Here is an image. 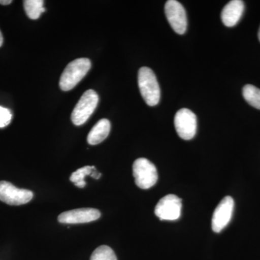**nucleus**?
Here are the masks:
<instances>
[{"label": "nucleus", "mask_w": 260, "mask_h": 260, "mask_svg": "<svg viewBox=\"0 0 260 260\" xmlns=\"http://www.w3.org/2000/svg\"><path fill=\"white\" fill-rule=\"evenodd\" d=\"M133 171L135 184L140 189H150L158 181L156 167L147 158L137 159L133 164Z\"/></svg>", "instance_id": "3"}, {"label": "nucleus", "mask_w": 260, "mask_h": 260, "mask_svg": "<svg viewBox=\"0 0 260 260\" xmlns=\"http://www.w3.org/2000/svg\"><path fill=\"white\" fill-rule=\"evenodd\" d=\"M34 193L20 189L8 181H0V200L10 205L26 204L32 200Z\"/></svg>", "instance_id": "6"}, {"label": "nucleus", "mask_w": 260, "mask_h": 260, "mask_svg": "<svg viewBox=\"0 0 260 260\" xmlns=\"http://www.w3.org/2000/svg\"><path fill=\"white\" fill-rule=\"evenodd\" d=\"M138 86L142 96L148 106L154 107L158 104L160 90L153 70L147 67L140 68L138 72Z\"/></svg>", "instance_id": "2"}, {"label": "nucleus", "mask_w": 260, "mask_h": 260, "mask_svg": "<svg viewBox=\"0 0 260 260\" xmlns=\"http://www.w3.org/2000/svg\"><path fill=\"white\" fill-rule=\"evenodd\" d=\"M99 100V95L95 90L90 89L85 91L72 113L71 119L73 124L80 126L86 122L96 109Z\"/></svg>", "instance_id": "4"}, {"label": "nucleus", "mask_w": 260, "mask_h": 260, "mask_svg": "<svg viewBox=\"0 0 260 260\" xmlns=\"http://www.w3.org/2000/svg\"><path fill=\"white\" fill-rule=\"evenodd\" d=\"M242 93L248 104L256 109H260V89L248 84L243 88Z\"/></svg>", "instance_id": "15"}, {"label": "nucleus", "mask_w": 260, "mask_h": 260, "mask_svg": "<svg viewBox=\"0 0 260 260\" xmlns=\"http://www.w3.org/2000/svg\"><path fill=\"white\" fill-rule=\"evenodd\" d=\"M111 123L107 119H102L90 130L88 135V143L90 145L99 144L107 138L110 133Z\"/></svg>", "instance_id": "12"}, {"label": "nucleus", "mask_w": 260, "mask_h": 260, "mask_svg": "<svg viewBox=\"0 0 260 260\" xmlns=\"http://www.w3.org/2000/svg\"><path fill=\"white\" fill-rule=\"evenodd\" d=\"M166 16L176 32L184 34L187 27V18L184 7L176 0H169L165 5Z\"/></svg>", "instance_id": "8"}, {"label": "nucleus", "mask_w": 260, "mask_h": 260, "mask_svg": "<svg viewBox=\"0 0 260 260\" xmlns=\"http://www.w3.org/2000/svg\"><path fill=\"white\" fill-rule=\"evenodd\" d=\"M90 260H117L112 248L106 245L99 246L90 256Z\"/></svg>", "instance_id": "16"}, {"label": "nucleus", "mask_w": 260, "mask_h": 260, "mask_svg": "<svg viewBox=\"0 0 260 260\" xmlns=\"http://www.w3.org/2000/svg\"><path fill=\"white\" fill-rule=\"evenodd\" d=\"M244 11V3L241 0H232L224 7L221 13V20L227 27L237 25Z\"/></svg>", "instance_id": "11"}, {"label": "nucleus", "mask_w": 260, "mask_h": 260, "mask_svg": "<svg viewBox=\"0 0 260 260\" xmlns=\"http://www.w3.org/2000/svg\"><path fill=\"white\" fill-rule=\"evenodd\" d=\"M96 170L95 167H90V166H85L81 169H78L76 172H73L70 177V181L75 184V186L79 188L85 187L86 185L85 178L87 176H91L94 171Z\"/></svg>", "instance_id": "14"}, {"label": "nucleus", "mask_w": 260, "mask_h": 260, "mask_svg": "<svg viewBox=\"0 0 260 260\" xmlns=\"http://www.w3.org/2000/svg\"><path fill=\"white\" fill-rule=\"evenodd\" d=\"M91 68V62L87 58L75 59L68 64L59 80V87L63 91H69L83 80Z\"/></svg>", "instance_id": "1"}, {"label": "nucleus", "mask_w": 260, "mask_h": 260, "mask_svg": "<svg viewBox=\"0 0 260 260\" xmlns=\"http://www.w3.org/2000/svg\"><path fill=\"white\" fill-rule=\"evenodd\" d=\"M258 38H259V40L260 42V27H259V32H258Z\"/></svg>", "instance_id": "20"}, {"label": "nucleus", "mask_w": 260, "mask_h": 260, "mask_svg": "<svg viewBox=\"0 0 260 260\" xmlns=\"http://www.w3.org/2000/svg\"><path fill=\"white\" fill-rule=\"evenodd\" d=\"M197 124V116L189 109H180L174 117V126L177 134L183 140H189L194 138L198 128Z\"/></svg>", "instance_id": "5"}, {"label": "nucleus", "mask_w": 260, "mask_h": 260, "mask_svg": "<svg viewBox=\"0 0 260 260\" xmlns=\"http://www.w3.org/2000/svg\"><path fill=\"white\" fill-rule=\"evenodd\" d=\"M181 199L174 194H168L158 202L155 214L160 220H176L180 218Z\"/></svg>", "instance_id": "7"}, {"label": "nucleus", "mask_w": 260, "mask_h": 260, "mask_svg": "<svg viewBox=\"0 0 260 260\" xmlns=\"http://www.w3.org/2000/svg\"><path fill=\"white\" fill-rule=\"evenodd\" d=\"M12 114L11 111L7 108L0 107V128H4L11 122Z\"/></svg>", "instance_id": "17"}, {"label": "nucleus", "mask_w": 260, "mask_h": 260, "mask_svg": "<svg viewBox=\"0 0 260 260\" xmlns=\"http://www.w3.org/2000/svg\"><path fill=\"white\" fill-rule=\"evenodd\" d=\"M13 3L12 0H0V5H8Z\"/></svg>", "instance_id": "18"}, {"label": "nucleus", "mask_w": 260, "mask_h": 260, "mask_svg": "<svg viewBox=\"0 0 260 260\" xmlns=\"http://www.w3.org/2000/svg\"><path fill=\"white\" fill-rule=\"evenodd\" d=\"M23 5L27 16L31 20H37L45 12L43 0H25Z\"/></svg>", "instance_id": "13"}, {"label": "nucleus", "mask_w": 260, "mask_h": 260, "mask_svg": "<svg viewBox=\"0 0 260 260\" xmlns=\"http://www.w3.org/2000/svg\"><path fill=\"white\" fill-rule=\"evenodd\" d=\"M101 213L94 208H80L61 213L58 217L59 223L78 224L89 223L100 218Z\"/></svg>", "instance_id": "10"}, {"label": "nucleus", "mask_w": 260, "mask_h": 260, "mask_svg": "<svg viewBox=\"0 0 260 260\" xmlns=\"http://www.w3.org/2000/svg\"><path fill=\"white\" fill-rule=\"evenodd\" d=\"M3 44V34H2L1 31H0V47H2Z\"/></svg>", "instance_id": "19"}, {"label": "nucleus", "mask_w": 260, "mask_h": 260, "mask_svg": "<svg viewBox=\"0 0 260 260\" xmlns=\"http://www.w3.org/2000/svg\"><path fill=\"white\" fill-rule=\"evenodd\" d=\"M234 200L232 197H225L214 210L212 218V229L214 232L220 233L227 226L232 218Z\"/></svg>", "instance_id": "9"}]
</instances>
